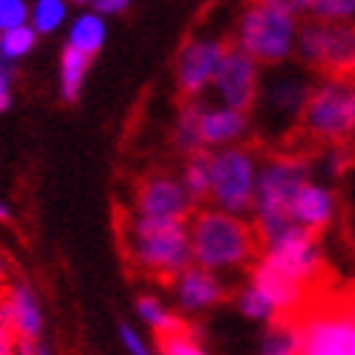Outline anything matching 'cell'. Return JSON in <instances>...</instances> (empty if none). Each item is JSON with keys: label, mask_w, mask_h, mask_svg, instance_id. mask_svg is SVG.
Listing matches in <instances>:
<instances>
[{"label": "cell", "mask_w": 355, "mask_h": 355, "mask_svg": "<svg viewBox=\"0 0 355 355\" xmlns=\"http://www.w3.org/2000/svg\"><path fill=\"white\" fill-rule=\"evenodd\" d=\"M309 180H315V162L304 153H275L266 162H260L257 173V191H254V208H252V225L260 237V245L275 240L286 228H292L289 208L295 193Z\"/></svg>", "instance_id": "cell-4"}, {"label": "cell", "mask_w": 355, "mask_h": 355, "mask_svg": "<svg viewBox=\"0 0 355 355\" xmlns=\"http://www.w3.org/2000/svg\"><path fill=\"white\" fill-rule=\"evenodd\" d=\"M202 110L205 104L202 101H188L180 119H176V128H173V141L176 148L182 153H197V150H205L202 148V139H200V121H202Z\"/></svg>", "instance_id": "cell-22"}, {"label": "cell", "mask_w": 355, "mask_h": 355, "mask_svg": "<svg viewBox=\"0 0 355 355\" xmlns=\"http://www.w3.org/2000/svg\"><path fill=\"white\" fill-rule=\"evenodd\" d=\"M32 12V29L35 32H55L64 17H67V6L61 0H41V3H35Z\"/></svg>", "instance_id": "cell-27"}, {"label": "cell", "mask_w": 355, "mask_h": 355, "mask_svg": "<svg viewBox=\"0 0 355 355\" xmlns=\"http://www.w3.org/2000/svg\"><path fill=\"white\" fill-rule=\"evenodd\" d=\"M136 309H139V315H141V321H145V324L153 329V335L171 332V329H176V327H182V318L171 315L153 295H141V297L136 300Z\"/></svg>", "instance_id": "cell-25"}, {"label": "cell", "mask_w": 355, "mask_h": 355, "mask_svg": "<svg viewBox=\"0 0 355 355\" xmlns=\"http://www.w3.org/2000/svg\"><path fill=\"white\" fill-rule=\"evenodd\" d=\"M300 12L318 24H355V0H306Z\"/></svg>", "instance_id": "cell-24"}, {"label": "cell", "mask_w": 355, "mask_h": 355, "mask_svg": "<svg viewBox=\"0 0 355 355\" xmlns=\"http://www.w3.org/2000/svg\"><path fill=\"white\" fill-rule=\"evenodd\" d=\"M188 234L193 263L205 272L220 275L245 269L260 257V237L254 225L217 208L193 211V217L188 220Z\"/></svg>", "instance_id": "cell-2"}, {"label": "cell", "mask_w": 355, "mask_h": 355, "mask_svg": "<svg viewBox=\"0 0 355 355\" xmlns=\"http://www.w3.org/2000/svg\"><path fill=\"white\" fill-rule=\"evenodd\" d=\"M156 355H208V352L202 347V335L197 332V327L182 321V327L156 335Z\"/></svg>", "instance_id": "cell-21"}, {"label": "cell", "mask_w": 355, "mask_h": 355, "mask_svg": "<svg viewBox=\"0 0 355 355\" xmlns=\"http://www.w3.org/2000/svg\"><path fill=\"white\" fill-rule=\"evenodd\" d=\"M173 295L176 304L185 312H200L208 306H217L228 297L225 280L214 272H205L200 266H191L188 272H182L173 280Z\"/></svg>", "instance_id": "cell-16"}, {"label": "cell", "mask_w": 355, "mask_h": 355, "mask_svg": "<svg viewBox=\"0 0 355 355\" xmlns=\"http://www.w3.org/2000/svg\"><path fill=\"white\" fill-rule=\"evenodd\" d=\"M295 55L321 78H355V24L304 21Z\"/></svg>", "instance_id": "cell-7"}, {"label": "cell", "mask_w": 355, "mask_h": 355, "mask_svg": "<svg viewBox=\"0 0 355 355\" xmlns=\"http://www.w3.org/2000/svg\"><path fill=\"white\" fill-rule=\"evenodd\" d=\"M349 165H352L349 145H335V148H327L321 153V171L327 176H332V180H335V176H344L349 171Z\"/></svg>", "instance_id": "cell-28"}, {"label": "cell", "mask_w": 355, "mask_h": 355, "mask_svg": "<svg viewBox=\"0 0 355 355\" xmlns=\"http://www.w3.org/2000/svg\"><path fill=\"white\" fill-rule=\"evenodd\" d=\"M211 193L208 200L217 211L234 217L252 214L254 208V191H257V173L260 159L252 148L234 145L223 150H211Z\"/></svg>", "instance_id": "cell-6"}, {"label": "cell", "mask_w": 355, "mask_h": 355, "mask_svg": "<svg viewBox=\"0 0 355 355\" xmlns=\"http://www.w3.org/2000/svg\"><path fill=\"white\" fill-rule=\"evenodd\" d=\"M228 46H232L228 38H191L182 44L176 58V87L185 104L200 101V96L211 87Z\"/></svg>", "instance_id": "cell-10"}, {"label": "cell", "mask_w": 355, "mask_h": 355, "mask_svg": "<svg viewBox=\"0 0 355 355\" xmlns=\"http://www.w3.org/2000/svg\"><path fill=\"white\" fill-rule=\"evenodd\" d=\"M260 67L245 55L243 49H237L234 44L228 46V52L220 61V69L211 87H214L217 98L223 101V107L237 110V113H252L257 107L260 98Z\"/></svg>", "instance_id": "cell-11"}, {"label": "cell", "mask_w": 355, "mask_h": 355, "mask_svg": "<svg viewBox=\"0 0 355 355\" xmlns=\"http://www.w3.org/2000/svg\"><path fill=\"white\" fill-rule=\"evenodd\" d=\"M197 205L191 202L182 182L171 180L165 173H150L136 185L133 197V214L148 220H180L188 223Z\"/></svg>", "instance_id": "cell-13"}, {"label": "cell", "mask_w": 355, "mask_h": 355, "mask_svg": "<svg viewBox=\"0 0 355 355\" xmlns=\"http://www.w3.org/2000/svg\"><path fill=\"white\" fill-rule=\"evenodd\" d=\"M9 104H12V73H9V67L0 61V113H3Z\"/></svg>", "instance_id": "cell-32"}, {"label": "cell", "mask_w": 355, "mask_h": 355, "mask_svg": "<svg viewBox=\"0 0 355 355\" xmlns=\"http://www.w3.org/2000/svg\"><path fill=\"white\" fill-rule=\"evenodd\" d=\"M119 329H121V341H124V347L130 349V355H153V352L148 349V344L141 341V335H139L128 321H121Z\"/></svg>", "instance_id": "cell-30"}, {"label": "cell", "mask_w": 355, "mask_h": 355, "mask_svg": "<svg viewBox=\"0 0 355 355\" xmlns=\"http://www.w3.org/2000/svg\"><path fill=\"white\" fill-rule=\"evenodd\" d=\"M349 306H352V309H355V297H352V300H349Z\"/></svg>", "instance_id": "cell-36"}, {"label": "cell", "mask_w": 355, "mask_h": 355, "mask_svg": "<svg viewBox=\"0 0 355 355\" xmlns=\"http://www.w3.org/2000/svg\"><path fill=\"white\" fill-rule=\"evenodd\" d=\"M0 223H12V211L0 202Z\"/></svg>", "instance_id": "cell-34"}, {"label": "cell", "mask_w": 355, "mask_h": 355, "mask_svg": "<svg viewBox=\"0 0 355 355\" xmlns=\"http://www.w3.org/2000/svg\"><path fill=\"white\" fill-rule=\"evenodd\" d=\"M15 352H17V335L6 318H0V355H15Z\"/></svg>", "instance_id": "cell-31"}, {"label": "cell", "mask_w": 355, "mask_h": 355, "mask_svg": "<svg viewBox=\"0 0 355 355\" xmlns=\"http://www.w3.org/2000/svg\"><path fill=\"white\" fill-rule=\"evenodd\" d=\"M269 269H275L277 275H283L286 280L304 286L306 292H312L324 277V252L318 234L306 232V228H286L283 234H277L275 240L260 245V257Z\"/></svg>", "instance_id": "cell-8"}, {"label": "cell", "mask_w": 355, "mask_h": 355, "mask_svg": "<svg viewBox=\"0 0 355 355\" xmlns=\"http://www.w3.org/2000/svg\"><path fill=\"white\" fill-rule=\"evenodd\" d=\"M300 130L324 148L355 139V78H321L312 84Z\"/></svg>", "instance_id": "cell-5"}, {"label": "cell", "mask_w": 355, "mask_h": 355, "mask_svg": "<svg viewBox=\"0 0 355 355\" xmlns=\"http://www.w3.org/2000/svg\"><path fill=\"white\" fill-rule=\"evenodd\" d=\"M252 130V119L245 113L237 110H228V107H205L202 110V121H200V139H202V148H234L245 139V133Z\"/></svg>", "instance_id": "cell-17"}, {"label": "cell", "mask_w": 355, "mask_h": 355, "mask_svg": "<svg viewBox=\"0 0 355 355\" xmlns=\"http://www.w3.org/2000/svg\"><path fill=\"white\" fill-rule=\"evenodd\" d=\"M300 3L289 0H263L245 6L237 17L234 46L243 49L257 67H283L297 52L300 35Z\"/></svg>", "instance_id": "cell-3"}, {"label": "cell", "mask_w": 355, "mask_h": 355, "mask_svg": "<svg viewBox=\"0 0 355 355\" xmlns=\"http://www.w3.org/2000/svg\"><path fill=\"white\" fill-rule=\"evenodd\" d=\"M26 3L21 0H0V35L3 32H12L17 26H26Z\"/></svg>", "instance_id": "cell-29"}, {"label": "cell", "mask_w": 355, "mask_h": 355, "mask_svg": "<svg viewBox=\"0 0 355 355\" xmlns=\"http://www.w3.org/2000/svg\"><path fill=\"white\" fill-rule=\"evenodd\" d=\"M300 352V329L297 318H277L266 324L260 338V355H297Z\"/></svg>", "instance_id": "cell-18"}, {"label": "cell", "mask_w": 355, "mask_h": 355, "mask_svg": "<svg viewBox=\"0 0 355 355\" xmlns=\"http://www.w3.org/2000/svg\"><path fill=\"white\" fill-rule=\"evenodd\" d=\"M312 84L315 81H309L304 73L283 69V73H277L275 78L260 84L257 107L275 124H283V128H295L297 124L300 128V116H304V110H306Z\"/></svg>", "instance_id": "cell-12"}, {"label": "cell", "mask_w": 355, "mask_h": 355, "mask_svg": "<svg viewBox=\"0 0 355 355\" xmlns=\"http://www.w3.org/2000/svg\"><path fill=\"white\" fill-rule=\"evenodd\" d=\"M104 35H107V26H104L101 15L87 12V15L76 17L73 29H69V41H67V46H73V49L84 52L87 58H93L96 52L101 49V44H104Z\"/></svg>", "instance_id": "cell-20"}, {"label": "cell", "mask_w": 355, "mask_h": 355, "mask_svg": "<svg viewBox=\"0 0 355 355\" xmlns=\"http://www.w3.org/2000/svg\"><path fill=\"white\" fill-rule=\"evenodd\" d=\"M90 61L84 52L73 49V46H64V55H61V96L64 101H78L81 96V87L87 78V69H90Z\"/></svg>", "instance_id": "cell-23"}, {"label": "cell", "mask_w": 355, "mask_h": 355, "mask_svg": "<svg viewBox=\"0 0 355 355\" xmlns=\"http://www.w3.org/2000/svg\"><path fill=\"white\" fill-rule=\"evenodd\" d=\"M35 38H38V32H35L29 24L26 26H17L12 32H3L0 35V61H15V58H21L26 55V52H32L35 46Z\"/></svg>", "instance_id": "cell-26"}, {"label": "cell", "mask_w": 355, "mask_h": 355, "mask_svg": "<svg viewBox=\"0 0 355 355\" xmlns=\"http://www.w3.org/2000/svg\"><path fill=\"white\" fill-rule=\"evenodd\" d=\"M335 214H338L335 191L321 180H309L295 193L292 208H289L292 223L297 228H306V232H312V234H321L324 228H329Z\"/></svg>", "instance_id": "cell-14"}, {"label": "cell", "mask_w": 355, "mask_h": 355, "mask_svg": "<svg viewBox=\"0 0 355 355\" xmlns=\"http://www.w3.org/2000/svg\"><path fill=\"white\" fill-rule=\"evenodd\" d=\"M90 9H96V15H98V12H104V15H116V12H124V9H128V3H124V0H93Z\"/></svg>", "instance_id": "cell-33"}, {"label": "cell", "mask_w": 355, "mask_h": 355, "mask_svg": "<svg viewBox=\"0 0 355 355\" xmlns=\"http://www.w3.org/2000/svg\"><path fill=\"white\" fill-rule=\"evenodd\" d=\"M297 355H355V309L349 304H309L297 315Z\"/></svg>", "instance_id": "cell-9"}, {"label": "cell", "mask_w": 355, "mask_h": 355, "mask_svg": "<svg viewBox=\"0 0 355 355\" xmlns=\"http://www.w3.org/2000/svg\"><path fill=\"white\" fill-rule=\"evenodd\" d=\"M35 355H52V352H49V347H44V344H41V347H38V352H35Z\"/></svg>", "instance_id": "cell-35"}, {"label": "cell", "mask_w": 355, "mask_h": 355, "mask_svg": "<svg viewBox=\"0 0 355 355\" xmlns=\"http://www.w3.org/2000/svg\"><path fill=\"white\" fill-rule=\"evenodd\" d=\"M208 162H211V150H197V153H191L185 159V168H182V188L197 208H200V202L208 200V193H211Z\"/></svg>", "instance_id": "cell-19"}, {"label": "cell", "mask_w": 355, "mask_h": 355, "mask_svg": "<svg viewBox=\"0 0 355 355\" xmlns=\"http://www.w3.org/2000/svg\"><path fill=\"white\" fill-rule=\"evenodd\" d=\"M0 318H6L17 341H41L44 318L35 292L26 283H12L0 292Z\"/></svg>", "instance_id": "cell-15"}, {"label": "cell", "mask_w": 355, "mask_h": 355, "mask_svg": "<svg viewBox=\"0 0 355 355\" xmlns=\"http://www.w3.org/2000/svg\"><path fill=\"white\" fill-rule=\"evenodd\" d=\"M119 243L124 260L159 283H171L191 269V234L188 223L180 220H148L136 214H119Z\"/></svg>", "instance_id": "cell-1"}]
</instances>
